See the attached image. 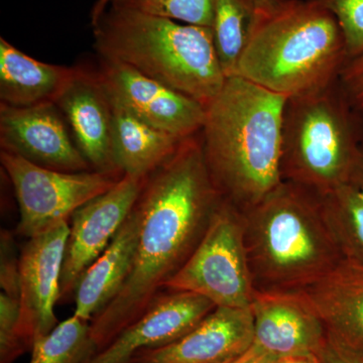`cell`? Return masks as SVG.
<instances>
[{
    "mask_svg": "<svg viewBox=\"0 0 363 363\" xmlns=\"http://www.w3.org/2000/svg\"><path fill=\"white\" fill-rule=\"evenodd\" d=\"M195 293L162 291L136 321L84 363H128L136 353L178 340L215 309Z\"/></svg>",
    "mask_w": 363,
    "mask_h": 363,
    "instance_id": "4fadbf2b",
    "label": "cell"
},
{
    "mask_svg": "<svg viewBox=\"0 0 363 363\" xmlns=\"http://www.w3.org/2000/svg\"><path fill=\"white\" fill-rule=\"evenodd\" d=\"M345 40L333 14L315 0H284L255 13L235 76L286 98L340 78Z\"/></svg>",
    "mask_w": 363,
    "mask_h": 363,
    "instance_id": "3957f363",
    "label": "cell"
},
{
    "mask_svg": "<svg viewBox=\"0 0 363 363\" xmlns=\"http://www.w3.org/2000/svg\"><path fill=\"white\" fill-rule=\"evenodd\" d=\"M0 242H1L0 243L1 293L20 300V257H18L16 255L13 234L2 229Z\"/></svg>",
    "mask_w": 363,
    "mask_h": 363,
    "instance_id": "4316f807",
    "label": "cell"
},
{
    "mask_svg": "<svg viewBox=\"0 0 363 363\" xmlns=\"http://www.w3.org/2000/svg\"><path fill=\"white\" fill-rule=\"evenodd\" d=\"M250 308L253 350L278 358L321 350L326 328L301 293L257 291Z\"/></svg>",
    "mask_w": 363,
    "mask_h": 363,
    "instance_id": "5bb4252c",
    "label": "cell"
},
{
    "mask_svg": "<svg viewBox=\"0 0 363 363\" xmlns=\"http://www.w3.org/2000/svg\"><path fill=\"white\" fill-rule=\"evenodd\" d=\"M138 227L133 208L111 245L79 279L73 298L76 317L90 322L123 289L133 269Z\"/></svg>",
    "mask_w": 363,
    "mask_h": 363,
    "instance_id": "ac0fdd59",
    "label": "cell"
},
{
    "mask_svg": "<svg viewBox=\"0 0 363 363\" xmlns=\"http://www.w3.org/2000/svg\"><path fill=\"white\" fill-rule=\"evenodd\" d=\"M286 100L240 76H231L206 107L201 138L208 172L222 199L241 212L283 182Z\"/></svg>",
    "mask_w": 363,
    "mask_h": 363,
    "instance_id": "7a4b0ae2",
    "label": "cell"
},
{
    "mask_svg": "<svg viewBox=\"0 0 363 363\" xmlns=\"http://www.w3.org/2000/svg\"><path fill=\"white\" fill-rule=\"evenodd\" d=\"M245 234L243 212L222 199L199 245L164 290L197 294L216 308H250L257 290Z\"/></svg>",
    "mask_w": 363,
    "mask_h": 363,
    "instance_id": "52a82bcc",
    "label": "cell"
},
{
    "mask_svg": "<svg viewBox=\"0 0 363 363\" xmlns=\"http://www.w3.org/2000/svg\"><path fill=\"white\" fill-rule=\"evenodd\" d=\"M145 179L123 176L71 216L60 281V301L74 298L83 274L104 253L128 218L142 191Z\"/></svg>",
    "mask_w": 363,
    "mask_h": 363,
    "instance_id": "30bf717a",
    "label": "cell"
},
{
    "mask_svg": "<svg viewBox=\"0 0 363 363\" xmlns=\"http://www.w3.org/2000/svg\"><path fill=\"white\" fill-rule=\"evenodd\" d=\"M339 80L352 104L363 111V54L348 60Z\"/></svg>",
    "mask_w": 363,
    "mask_h": 363,
    "instance_id": "83f0119b",
    "label": "cell"
},
{
    "mask_svg": "<svg viewBox=\"0 0 363 363\" xmlns=\"http://www.w3.org/2000/svg\"><path fill=\"white\" fill-rule=\"evenodd\" d=\"M350 181L363 189V145Z\"/></svg>",
    "mask_w": 363,
    "mask_h": 363,
    "instance_id": "1f68e13d",
    "label": "cell"
},
{
    "mask_svg": "<svg viewBox=\"0 0 363 363\" xmlns=\"http://www.w3.org/2000/svg\"><path fill=\"white\" fill-rule=\"evenodd\" d=\"M363 145V111L340 80L288 98L283 123V181L323 195L350 182Z\"/></svg>",
    "mask_w": 363,
    "mask_h": 363,
    "instance_id": "8992f818",
    "label": "cell"
},
{
    "mask_svg": "<svg viewBox=\"0 0 363 363\" xmlns=\"http://www.w3.org/2000/svg\"><path fill=\"white\" fill-rule=\"evenodd\" d=\"M28 350L21 330L20 300L0 293V363H14Z\"/></svg>",
    "mask_w": 363,
    "mask_h": 363,
    "instance_id": "d4e9b609",
    "label": "cell"
},
{
    "mask_svg": "<svg viewBox=\"0 0 363 363\" xmlns=\"http://www.w3.org/2000/svg\"><path fill=\"white\" fill-rule=\"evenodd\" d=\"M222 198L203 155L201 131L143 181L133 210L138 238L130 276L90 321L94 354L136 321L190 257Z\"/></svg>",
    "mask_w": 363,
    "mask_h": 363,
    "instance_id": "6da1fadb",
    "label": "cell"
},
{
    "mask_svg": "<svg viewBox=\"0 0 363 363\" xmlns=\"http://www.w3.org/2000/svg\"><path fill=\"white\" fill-rule=\"evenodd\" d=\"M245 245L257 291H298L343 259L320 196L283 181L243 212Z\"/></svg>",
    "mask_w": 363,
    "mask_h": 363,
    "instance_id": "5b68a950",
    "label": "cell"
},
{
    "mask_svg": "<svg viewBox=\"0 0 363 363\" xmlns=\"http://www.w3.org/2000/svg\"><path fill=\"white\" fill-rule=\"evenodd\" d=\"M111 6L187 25L211 28L213 20V0H112Z\"/></svg>",
    "mask_w": 363,
    "mask_h": 363,
    "instance_id": "cb8c5ba5",
    "label": "cell"
},
{
    "mask_svg": "<svg viewBox=\"0 0 363 363\" xmlns=\"http://www.w3.org/2000/svg\"><path fill=\"white\" fill-rule=\"evenodd\" d=\"M279 359L278 357L266 354V353L257 352L250 347L240 357L226 363H279Z\"/></svg>",
    "mask_w": 363,
    "mask_h": 363,
    "instance_id": "f546056e",
    "label": "cell"
},
{
    "mask_svg": "<svg viewBox=\"0 0 363 363\" xmlns=\"http://www.w3.org/2000/svg\"><path fill=\"white\" fill-rule=\"evenodd\" d=\"M91 23L98 56L130 67L204 107L225 84L211 28L113 6Z\"/></svg>",
    "mask_w": 363,
    "mask_h": 363,
    "instance_id": "277c9868",
    "label": "cell"
},
{
    "mask_svg": "<svg viewBox=\"0 0 363 363\" xmlns=\"http://www.w3.org/2000/svg\"><path fill=\"white\" fill-rule=\"evenodd\" d=\"M319 196L343 259L363 262V189L350 181Z\"/></svg>",
    "mask_w": 363,
    "mask_h": 363,
    "instance_id": "44dd1931",
    "label": "cell"
},
{
    "mask_svg": "<svg viewBox=\"0 0 363 363\" xmlns=\"http://www.w3.org/2000/svg\"><path fill=\"white\" fill-rule=\"evenodd\" d=\"M112 106L182 138L202 130L206 107L130 67L99 57L96 69Z\"/></svg>",
    "mask_w": 363,
    "mask_h": 363,
    "instance_id": "9c48e42d",
    "label": "cell"
},
{
    "mask_svg": "<svg viewBox=\"0 0 363 363\" xmlns=\"http://www.w3.org/2000/svg\"><path fill=\"white\" fill-rule=\"evenodd\" d=\"M55 104L65 117L76 145L93 171L123 178L112 150L113 107L96 70L75 67Z\"/></svg>",
    "mask_w": 363,
    "mask_h": 363,
    "instance_id": "9a60e30c",
    "label": "cell"
},
{
    "mask_svg": "<svg viewBox=\"0 0 363 363\" xmlns=\"http://www.w3.org/2000/svg\"><path fill=\"white\" fill-rule=\"evenodd\" d=\"M111 1L112 0H96V2H95L94 6L92 7V11H91V21L94 20V18H96L97 16L104 13Z\"/></svg>",
    "mask_w": 363,
    "mask_h": 363,
    "instance_id": "836d02e7",
    "label": "cell"
},
{
    "mask_svg": "<svg viewBox=\"0 0 363 363\" xmlns=\"http://www.w3.org/2000/svg\"><path fill=\"white\" fill-rule=\"evenodd\" d=\"M75 67L52 65L32 58L0 38V100L13 107L56 102Z\"/></svg>",
    "mask_w": 363,
    "mask_h": 363,
    "instance_id": "d6986e66",
    "label": "cell"
},
{
    "mask_svg": "<svg viewBox=\"0 0 363 363\" xmlns=\"http://www.w3.org/2000/svg\"><path fill=\"white\" fill-rule=\"evenodd\" d=\"M93 354L90 322L73 315L35 341L30 363H84Z\"/></svg>",
    "mask_w": 363,
    "mask_h": 363,
    "instance_id": "603a6c76",
    "label": "cell"
},
{
    "mask_svg": "<svg viewBox=\"0 0 363 363\" xmlns=\"http://www.w3.org/2000/svg\"><path fill=\"white\" fill-rule=\"evenodd\" d=\"M52 102L30 107L0 104V147L43 168L93 171Z\"/></svg>",
    "mask_w": 363,
    "mask_h": 363,
    "instance_id": "8fae6325",
    "label": "cell"
},
{
    "mask_svg": "<svg viewBox=\"0 0 363 363\" xmlns=\"http://www.w3.org/2000/svg\"><path fill=\"white\" fill-rule=\"evenodd\" d=\"M337 21L345 40L348 60L363 54V0H315Z\"/></svg>",
    "mask_w": 363,
    "mask_h": 363,
    "instance_id": "484cf974",
    "label": "cell"
},
{
    "mask_svg": "<svg viewBox=\"0 0 363 363\" xmlns=\"http://www.w3.org/2000/svg\"><path fill=\"white\" fill-rule=\"evenodd\" d=\"M297 292L311 305L329 335L363 352V262L342 259Z\"/></svg>",
    "mask_w": 363,
    "mask_h": 363,
    "instance_id": "e0dca14e",
    "label": "cell"
},
{
    "mask_svg": "<svg viewBox=\"0 0 363 363\" xmlns=\"http://www.w3.org/2000/svg\"><path fill=\"white\" fill-rule=\"evenodd\" d=\"M279 363H324L317 353H301L279 359Z\"/></svg>",
    "mask_w": 363,
    "mask_h": 363,
    "instance_id": "4dcf8cb0",
    "label": "cell"
},
{
    "mask_svg": "<svg viewBox=\"0 0 363 363\" xmlns=\"http://www.w3.org/2000/svg\"><path fill=\"white\" fill-rule=\"evenodd\" d=\"M185 140L113 107L112 150L123 176L147 178L173 157Z\"/></svg>",
    "mask_w": 363,
    "mask_h": 363,
    "instance_id": "ffe728a7",
    "label": "cell"
},
{
    "mask_svg": "<svg viewBox=\"0 0 363 363\" xmlns=\"http://www.w3.org/2000/svg\"><path fill=\"white\" fill-rule=\"evenodd\" d=\"M318 355L324 363H363L362 351L346 345L328 333Z\"/></svg>",
    "mask_w": 363,
    "mask_h": 363,
    "instance_id": "f1b7e54d",
    "label": "cell"
},
{
    "mask_svg": "<svg viewBox=\"0 0 363 363\" xmlns=\"http://www.w3.org/2000/svg\"><path fill=\"white\" fill-rule=\"evenodd\" d=\"M255 13L252 0H213L211 30L215 49L227 78L235 76Z\"/></svg>",
    "mask_w": 363,
    "mask_h": 363,
    "instance_id": "7402d4cb",
    "label": "cell"
},
{
    "mask_svg": "<svg viewBox=\"0 0 363 363\" xmlns=\"http://www.w3.org/2000/svg\"><path fill=\"white\" fill-rule=\"evenodd\" d=\"M253 341L252 308H215L174 342L136 353L128 363H226Z\"/></svg>",
    "mask_w": 363,
    "mask_h": 363,
    "instance_id": "2e32d148",
    "label": "cell"
},
{
    "mask_svg": "<svg viewBox=\"0 0 363 363\" xmlns=\"http://www.w3.org/2000/svg\"><path fill=\"white\" fill-rule=\"evenodd\" d=\"M257 11H266L274 9L284 0H252Z\"/></svg>",
    "mask_w": 363,
    "mask_h": 363,
    "instance_id": "d6a6232c",
    "label": "cell"
},
{
    "mask_svg": "<svg viewBox=\"0 0 363 363\" xmlns=\"http://www.w3.org/2000/svg\"><path fill=\"white\" fill-rule=\"evenodd\" d=\"M69 222L62 221L35 238H28L20 255L21 323L32 351L37 339L58 325L55 306L60 301V281Z\"/></svg>",
    "mask_w": 363,
    "mask_h": 363,
    "instance_id": "7c38bea8",
    "label": "cell"
},
{
    "mask_svg": "<svg viewBox=\"0 0 363 363\" xmlns=\"http://www.w3.org/2000/svg\"><path fill=\"white\" fill-rule=\"evenodd\" d=\"M0 162L18 204L16 230L28 240L68 221L78 208L121 179L96 171L68 173L45 169L6 150L0 152Z\"/></svg>",
    "mask_w": 363,
    "mask_h": 363,
    "instance_id": "ba28073f",
    "label": "cell"
}]
</instances>
